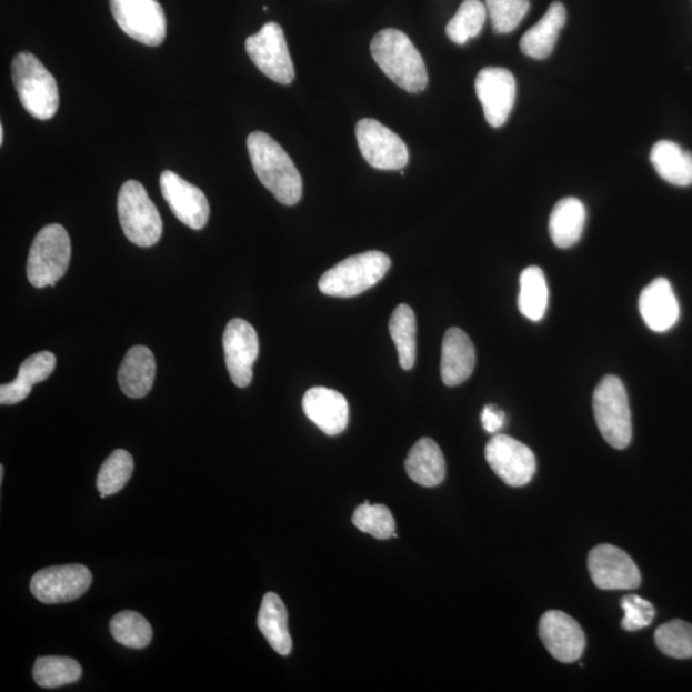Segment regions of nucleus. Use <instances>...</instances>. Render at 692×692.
Segmentation results:
<instances>
[{"mask_svg": "<svg viewBox=\"0 0 692 692\" xmlns=\"http://www.w3.org/2000/svg\"><path fill=\"white\" fill-rule=\"evenodd\" d=\"M248 152L258 179L281 204L295 205L303 194V181L289 154L265 132L248 137Z\"/></svg>", "mask_w": 692, "mask_h": 692, "instance_id": "1", "label": "nucleus"}, {"mask_svg": "<svg viewBox=\"0 0 692 692\" xmlns=\"http://www.w3.org/2000/svg\"><path fill=\"white\" fill-rule=\"evenodd\" d=\"M371 53L374 62L399 88L413 94L427 89V64L404 32L397 29L380 31L372 40Z\"/></svg>", "mask_w": 692, "mask_h": 692, "instance_id": "2", "label": "nucleus"}, {"mask_svg": "<svg viewBox=\"0 0 692 692\" xmlns=\"http://www.w3.org/2000/svg\"><path fill=\"white\" fill-rule=\"evenodd\" d=\"M12 79L24 110L41 121L53 119L60 107L57 81L36 56L17 54L12 62Z\"/></svg>", "mask_w": 692, "mask_h": 692, "instance_id": "3", "label": "nucleus"}, {"mask_svg": "<svg viewBox=\"0 0 692 692\" xmlns=\"http://www.w3.org/2000/svg\"><path fill=\"white\" fill-rule=\"evenodd\" d=\"M390 265V258L377 250L352 255L324 272L319 288L329 297L361 295L387 277Z\"/></svg>", "mask_w": 692, "mask_h": 692, "instance_id": "4", "label": "nucleus"}, {"mask_svg": "<svg viewBox=\"0 0 692 692\" xmlns=\"http://www.w3.org/2000/svg\"><path fill=\"white\" fill-rule=\"evenodd\" d=\"M117 211L124 237L132 244L149 248L156 245L162 238L163 223L160 212L140 182L129 180L123 183L117 198Z\"/></svg>", "mask_w": 692, "mask_h": 692, "instance_id": "5", "label": "nucleus"}, {"mask_svg": "<svg viewBox=\"0 0 692 692\" xmlns=\"http://www.w3.org/2000/svg\"><path fill=\"white\" fill-rule=\"evenodd\" d=\"M593 408L600 433L614 449H626L632 440V419L626 388L623 382L608 374L593 395Z\"/></svg>", "mask_w": 692, "mask_h": 692, "instance_id": "6", "label": "nucleus"}, {"mask_svg": "<svg viewBox=\"0 0 692 692\" xmlns=\"http://www.w3.org/2000/svg\"><path fill=\"white\" fill-rule=\"evenodd\" d=\"M71 261V240L61 224H48L32 241L28 260V278L32 287H56Z\"/></svg>", "mask_w": 692, "mask_h": 692, "instance_id": "7", "label": "nucleus"}, {"mask_svg": "<svg viewBox=\"0 0 692 692\" xmlns=\"http://www.w3.org/2000/svg\"><path fill=\"white\" fill-rule=\"evenodd\" d=\"M245 49L250 60L267 78L282 86L294 81V64L279 23H265L260 31L247 39Z\"/></svg>", "mask_w": 692, "mask_h": 692, "instance_id": "8", "label": "nucleus"}, {"mask_svg": "<svg viewBox=\"0 0 692 692\" xmlns=\"http://www.w3.org/2000/svg\"><path fill=\"white\" fill-rule=\"evenodd\" d=\"M117 24L133 40L148 47L161 46L166 38V16L157 0H110Z\"/></svg>", "mask_w": 692, "mask_h": 692, "instance_id": "9", "label": "nucleus"}, {"mask_svg": "<svg viewBox=\"0 0 692 692\" xmlns=\"http://www.w3.org/2000/svg\"><path fill=\"white\" fill-rule=\"evenodd\" d=\"M357 141L361 153L373 169L402 171L410 162V153L402 139L377 120L363 119L357 123Z\"/></svg>", "mask_w": 692, "mask_h": 692, "instance_id": "10", "label": "nucleus"}, {"mask_svg": "<svg viewBox=\"0 0 692 692\" xmlns=\"http://www.w3.org/2000/svg\"><path fill=\"white\" fill-rule=\"evenodd\" d=\"M93 582V574L82 564L49 566L33 574L31 593L44 604L70 603L81 598Z\"/></svg>", "mask_w": 692, "mask_h": 692, "instance_id": "11", "label": "nucleus"}, {"mask_svg": "<svg viewBox=\"0 0 692 692\" xmlns=\"http://www.w3.org/2000/svg\"><path fill=\"white\" fill-rule=\"evenodd\" d=\"M485 457L491 470L508 487L521 488L535 477L536 458L532 450L507 435L491 439L485 449Z\"/></svg>", "mask_w": 692, "mask_h": 692, "instance_id": "12", "label": "nucleus"}, {"mask_svg": "<svg viewBox=\"0 0 692 692\" xmlns=\"http://www.w3.org/2000/svg\"><path fill=\"white\" fill-rule=\"evenodd\" d=\"M588 566L594 585L602 590H635L641 573L632 558L622 549L602 544L591 550Z\"/></svg>", "mask_w": 692, "mask_h": 692, "instance_id": "13", "label": "nucleus"}, {"mask_svg": "<svg viewBox=\"0 0 692 692\" xmlns=\"http://www.w3.org/2000/svg\"><path fill=\"white\" fill-rule=\"evenodd\" d=\"M477 94L491 128H502L510 119L515 102L513 73L503 67H485L477 78Z\"/></svg>", "mask_w": 692, "mask_h": 692, "instance_id": "14", "label": "nucleus"}, {"mask_svg": "<svg viewBox=\"0 0 692 692\" xmlns=\"http://www.w3.org/2000/svg\"><path fill=\"white\" fill-rule=\"evenodd\" d=\"M223 352L232 382L238 388L250 385L260 353V341L252 324L241 319L231 320L223 333Z\"/></svg>", "mask_w": 692, "mask_h": 692, "instance_id": "15", "label": "nucleus"}, {"mask_svg": "<svg viewBox=\"0 0 692 692\" xmlns=\"http://www.w3.org/2000/svg\"><path fill=\"white\" fill-rule=\"evenodd\" d=\"M539 635L550 655L562 663L576 662L585 652V632L563 612L550 611L541 616Z\"/></svg>", "mask_w": 692, "mask_h": 692, "instance_id": "16", "label": "nucleus"}, {"mask_svg": "<svg viewBox=\"0 0 692 692\" xmlns=\"http://www.w3.org/2000/svg\"><path fill=\"white\" fill-rule=\"evenodd\" d=\"M160 182L162 195L178 220L190 229L202 230L211 213L203 191L172 171H164Z\"/></svg>", "mask_w": 692, "mask_h": 692, "instance_id": "17", "label": "nucleus"}, {"mask_svg": "<svg viewBox=\"0 0 692 692\" xmlns=\"http://www.w3.org/2000/svg\"><path fill=\"white\" fill-rule=\"evenodd\" d=\"M303 411L329 437L340 435L348 427L349 405L339 391L322 387L308 390L303 398Z\"/></svg>", "mask_w": 692, "mask_h": 692, "instance_id": "18", "label": "nucleus"}, {"mask_svg": "<svg viewBox=\"0 0 692 692\" xmlns=\"http://www.w3.org/2000/svg\"><path fill=\"white\" fill-rule=\"evenodd\" d=\"M639 310L650 330H671L680 319V304L671 282L664 278L650 282L641 291Z\"/></svg>", "mask_w": 692, "mask_h": 692, "instance_id": "19", "label": "nucleus"}, {"mask_svg": "<svg viewBox=\"0 0 692 692\" xmlns=\"http://www.w3.org/2000/svg\"><path fill=\"white\" fill-rule=\"evenodd\" d=\"M477 365V350L467 333L458 328L449 329L441 349V379L447 387L461 385L471 378Z\"/></svg>", "mask_w": 692, "mask_h": 692, "instance_id": "20", "label": "nucleus"}, {"mask_svg": "<svg viewBox=\"0 0 692 692\" xmlns=\"http://www.w3.org/2000/svg\"><path fill=\"white\" fill-rule=\"evenodd\" d=\"M405 470L412 481L424 488H435L444 481L447 464L440 447L429 438H422L410 450Z\"/></svg>", "mask_w": 692, "mask_h": 692, "instance_id": "21", "label": "nucleus"}, {"mask_svg": "<svg viewBox=\"0 0 692 692\" xmlns=\"http://www.w3.org/2000/svg\"><path fill=\"white\" fill-rule=\"evenodd\" d=\"M154 379L156 360L152 350L143 345L131 348L119 371L123 394L132 399L144 398L152 390Z\"/></svg>", "mask_w": 692, "mask_h": 692, "instance_id": "22", "label": "nucleus"}, {"mask_svg": "<svg viewBox=\"0 0 692 692\" xmlns=\"http://www.w3.org/2000/svg\"><path fill=\"white\" fill-rule=\"evenodd\" d=\"M565 21L566 12L564 6L561 2L550 4L543 19L522 37L520 43L521 52L533 58V60H545L553 53Z\"/></svg>", "mask_w": 692, "mask_h": 692, "instance_id": "23", "label": "nucleus"}, {"mask_svg": "<svg viewBox=\"0 0 692 692\" xmlns=\"http://www.w3.org/2000/svg\"><path fill=\"white\" fill-rule=\"evenodd\" d=\"M586 222V208L576 198H564L554 207L549 220L553 243L561 249L579 243Z\"/></svg>", "mask_w": 692, "mask_h": 692, "instance_id": "24", "label": "nucleus"}, {"mask_svg": "<svg viewBox=\"0 0 692 692\" xmlns=\"http://www.w3.org/2000/svg\"><path fill=\"white\" fill-rule=\"evenodd\" d=\"M258 629L272 646L274 652L287 656L293 649L288 628V611L281 598L274 593H267L262 600L258 614Z\"/></svg>", "mask_w": 692, "mask_h": 692, "instance_id": "25", "label": "nucleus"}, {"mask_svg": "<svg viewBox=\"0 0 692 692\" xmlns=\"http://www.w3.org/2000/svg\"><path fill=\"white\" fill-rule=\"evenodd\" d=\"M655 171L672 185H692V154L670 140L658 141L650 153Z\"/></svg>", "mask_w": 692, "mask_h": 692, "instance_id": "26", "label": "nucleus"}, {"mask_svg": "<svg viewBox=\"0 0 692 692\" xmlns=\"http://www.w3.org/2000/svg\"><path fill=\"white\" fill-rule=\"evenodd\" d=\"M549 303V289L544 271L531 265L521 273L519 308L530 321L544 319Z\"/></svg>", "mask_w": 692, "mask_h": 692, "instance_id": "27", "label": "nucleus"}, {"mask_svg": "<svg viewBox=\"0 0 692 692\" xmlns=\"http://www.w3.org/2000/svg\"><path fill=\"white\" fill-rule=\"evenodd\" d=\"M389 331L398 349L400 367L405 371L412 370L417 357V322L410 305L400 304L395 308L391 314Z\"/></svg>", "mask_w": 692, "mask_h": 692, "instance_id": "28", "label": "nucleus"}, {"mask_svg": "<svg viewBox=\"0 0 692 692\" xmlns=\"http://www.w3.org/2000/svg\"><path fill=\"white\" fill-rule=\"evenodd\" d=\"M32 674L40 688L56 689L79 681L82 669L80 663L71 658L43 656L33 665Z\"/></svg>", "mask_w": 692, "mask_h": 692, "instance_id": "29", "label": "nucleus"}, {"mask_svg": "<svg viewBox=\"0 0 692 692\" xmlns=\"http://www.w3.org/2000/svg\"><path fill=\"white\" fill-rule=\"evenodd\" d=\"M488 17L487 6L481 0H464L460 10L447 24V36L453 43L464 46L479 37Z\"/></svg>", "mask_w": 692, "mask_h": 692, "instance_id": "30", "label": "nucleus"}, {"mask_svg": "<svg viewBox=\"0 0 692 692\" xmlns=\"http://www.w3.org/2000/svg\"><path fill=\"white\" fill-rule=\"evenodd\" d=\"M111 633L117 643L131 649H144L153 638V630L143 615L124 611L111 621Z\"/></svg>", "mask_w": 692, "mask_h": 692, "instance_id": "31", "label": "nucleus"}, {"mask_svg": "<svg viewBox=\"0 0 692 692\" xmlns=\"http://www.w3.org/2000/svg\"><path fill=\"white\" fill-rule=\"evenodd\" d=\"M133 460L127 450L117 449L100 467L97 488L107 497L120 493L132 477Z\"/></svg>", "mask_w": 692, "mask_h": 692, "instance_id": "32", "label": "nucleus"}, {"mask_svg": "<svg viewBox=\"0 0 692 692\" xmlns=\"http://www.w3.org/2000/svg\"><path fill=\"white\" fill-rule=\"evenodd\" d=\"M655 644L663 654L676 660L692 658V624L674 620L658 628Z\"/></svg>", "mask_w": 692, "mask_h": 692, "instance_id": "33", "label": "nucleus"}, {"mask_svg": "<svg viewBox=\"0 0 692 692\" xmlns=\"http://www.w3.org/2000/svg\"><path fill=\"white\" fill-rule=\"evenodd\" d=\"M354 526L378 540L395 538L397 523L387 505H372L370 502L357 508L353 514Z\"/></svg>", "mask_w": 692, "mask_h": 692, "instance_id": "34", "label": "nucleus"}, {"mask_svg": "<svg viewBox=\"0 0 692 692\" xmlns=\"http://www.w3.org/2000/svg\"><path fill=\"white\" fill-rule=\"evenodd\" d=\"M485 6L495 33L514 31L530 11L529 0H485Z\"/></svg>", "mask_w": 692, "mask_h": 692, "instance_id": "35", "label": "nucleus"}, {"mask_svg": "<svg viewBox=\"0 0 692 692\" xmlns=\"http://www.w3.org/2000/svg\"><path fill=\"white\" fill-rule=\"evenodd\" d=\"M56 364V357L50 352H40L29 357L20 367L14 380L16 385L31 393L36 383L46 381L53 373Z\"/></svg>", "mask_w": 692, "mask_h": 692, "instance_id": "36", "label": "nucleus"}, {"mask_svg": "<svg viewBox=\"0 0 692 692\" xmlns=\"http://www.w3.org/2000/svg\"><path fill=\"white\" fill-rule=\"evenodd\" d=\"M621 606L624 612L622 629L629 632L643 630L655 619L654 605L639 595L631 594L622 598Z\"/></svg>", "mask_w": 692, "mask_h": 692, "instance_id": "37", "label": "nucleus"}, {"mask_svg": "<svg viewBox=\"0 0 692 692\" xmlns=\"http://www.w3.org/2000/svg\"><path fill=\"white\" fill-rule=\"evenodd\" d=\"M505 422V413L495 405H487L481 413V423L489 433L502 430Z\"/></svg>", "mask_w": 692, "mask_h": 692, "instance_id": "38", "label": "nucleus"}, {"mask_svg": "<svg viewBox=\"0 0 692 692\" xmlns=\"http://www.w3.org/2000/svg\"><path fill=\"white\" fill-rule=\"evenodd\" d=\"M3 141H4V128H3V124H0V144L3 146Z\"/></svg>", "mask_w": 692, "mask_h": 692, "instance_id": "39", "label": "nucleus"}, {"mask_svg": "<svg viewBox=\"0 0 692 692\" xmlns=\"http://www.w3.org/2000/svg\"><path fill=\"white\" fill-rule=\"evenodd\" d=\"M3 478H4V467L0 465V482H3Z\"/></svg>", "mask_w": 692, "mask_h": 692, "instance_id": "40", "label": "nucleus"}]
</instances>
